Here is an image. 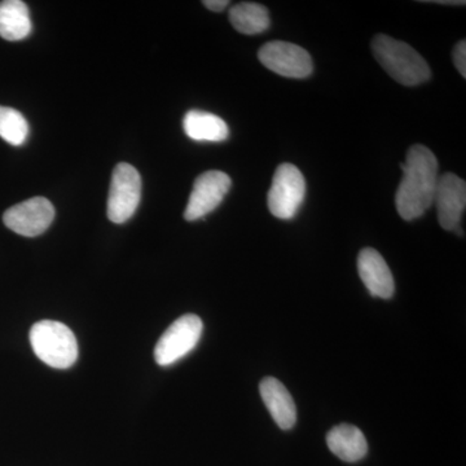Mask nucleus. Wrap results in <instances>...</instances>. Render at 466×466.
<instances>
[{
	"label": "nucleus",
	"mask_w": 466,
	"mask_h": 466,
	"mask_svg": "<svg viewBox=\"0 0 466 466\" xmlns=\"http://www.w3.org/2000/svg\"><path fill=\"white\" fill-rule=\"evenodd\" d=\"M55 219V208L45 198H33L9 208L3 222L11 231L25 238H35L47 231Z\"/></svg>",
	"instance_id": "9"
},
{
	"label": "nucleus",
	"mask_w": 466,
	"mask_h": 466,
	"mask_svg": "<svg viewBox=\"0 0 466 466\" xmlns=\"http://www.w3.org/2000/svg\"><path fill=\"white\" fill-rule=\"evenodd\" d=\"M29 134L25 116L18 110L0 106V137L15 147L23 146Z\"/></svg>",
	"instance_id": "17"
},
{
	"label": "nucleus",
	"mask_w": 466,
	"mask_h": 466,
	"mask_svg": "<svg viewBox=\"0 0 466 466\" xmlns=\"http://www.w3.org/2000/svg\"><path fill=\"white\" fill-rule=\"evenodd\" d=\"M231 186V177L223 171L210 170L201 174L193 184L188 205L184 211L186 220L195 222L216 210L222 204Z\"/></svg>",
	"instance_id": "8"
},
{
	"label": "nucleus",
	"mask_w": 466,
	"mask_h": 466,
	"mask_svg": "<svg viewBox=\"0 0 466 466\" xmlns=\"http://www.w3.org/2000/svg\"><path fill=\"white\" fill-rule=\"evenodd\" d=\"M202 5H204L208 9H210V11L222 12L228 7L229 2L228 0H204Z\"/></svg>",
	"instance_id": "19"
},
{
	"label": "nucleus",
	"mask_w": 466,
	"mask_h": 466,
	"mask_svg": "<svg viewBox=\"0 0 466 466\" xmlns=\"http://www.w3.org/2000/svg\"><path fill=\"white\" fill-rule=\"evenodd\" d=\"M184 133L195 142H225L229 128L220 116L204 110H189L183 119Z\"/></svg>",
	"instance_id": "13"
},
{
	"label": "nucleus",
	"mask_w": 466,
	"mask_h": 466,
	"mask_svg": "<svg viewBox=\"0 0 466 466\" xmlns=\"http://www.w3.org/2000/svg\"><path fill=\"white\" fill-rule=\"evenodd\" d=\"M327 444L333 455L346 462H357L368 452L366 437L357 426H336L328 433Z\"/></svg>",
	"instance_id": "14"
},
{
	"label": "nucleus",
	"mask_w": 466,
	"mask_h": 466,
	"mask_svg": "<svg viewBox=\"0 0 466 466\" xmlns=\"http://www.w3.org/2000/svg\"><path fill=\"white\" fill-rule=\"evenodd\" d=\"M434 204L441 228L455 231L460 227L466 207V183L455 174H444L438 179Z\"/></svg>",
	"instance_id": "10"
},
{
	"label": "nucleus",
	"mask_w": 466,
	"mask_h": 466,
	"mask_svg": "<svg viewBox=\"0 0 466 466\" xmlns=\"http://www.w3.org/2000/svg\"><path fill=\"white\" fill-rule=\"evenodd\" d=\"M204 324L198 315H183L162 334L155 349L156 363L171 366L188 355L200 341Z\"/></svg>",
	"instance_id": "5"
},
{
	"label": "nucleus",
	"mask_w": 466,
	"mask_h": 466,
	"mask_svg": "<svg viewBox=\"0 0 466 466\" xmlns=\"http://www.w3.org/2000/svg\"><path fill=\"white\" fill-rule=\"evenodd\" d=\"M305 196L306 180L299 168L291 164L280 165L275 171L267 196L269 213L279 219H293L305 201Z\"/></svg>",
	"instance_id": "4"
},
{
	"label": "nucleus",
	"mask_w": 466,
	"mask_h": 466,
	"mask_svg": "<svg viewBox=\"0 0 466 466\" xmlns=\"http://www.w3.org/2000/svg\"><path fill=\"white\" fill-rule=\"evenodd\" d=\"M29 337L34 354L47 366L67 370L78 359L75 333L60 321H38L30 329Z\"/></svg>",
	"instance_id": "3"
},
{
	"label": "nucleus",
	"mask_w": 466,
	"mask_h": 466,
	"mask_svg": "<svg viewBox=\"0 0 466 466\" xmlns=\"http://www.w3.org/2000/svg\"><path fill=\"white\" fill-rule=\"evenodd\" d=\"M358 271L361 281L373 297L390 299L394 296V278L379 251L372 248L361 250L358 257Z\"/></svg>",
	"instance_id": "11"
},
{
	"label": "nucleus",
	"mask_w": 466,
	"mask_h": 466,
	"mask_svg": "<svg viewBox=\"0 0 466 466\" xmlns=\"http://www.w3.org/2000/svg\"><path fill=\"white\" fill-rule=\"evenodd\" d=\"M401 170L403 177L395 195V205L400 216L410 222L424 216L434 204L440 179L437 157L431 149L416 144L408 149Z\"/></svg>",
	"instance_id": "1"
},
{
	"label": "nucleus",
	"mask_w": 466,
	"mask_h": 466,
	"mask_svg": "<svg viewBox=\"0 0 466 466\" xmlns=\"http://www.w3.org/2000/svg\"><path fill=\"white\" fill-rule=\"evenodd\" d=\"M32 20L26 3L21 0L0 2V36L7 41L25 39L32 33Z\"/></svg>",
	"instance_id": "15"
},
{
	"label": "nucleus",
	"mask_w": 466,
	"mask_h": 466,
	"mask_svg": "<svg viewBox=\"0 0 466 466\" xmlns=\"http://www.w3.org/2000/svg\"><path fill=\"white\" fill-rule=\"evenodd\" d=\"M372 51L377 63L400 85L412 87L431 79V70L425 58L407 43L377 34L372 41Z\"/></svg>",
	"instance_id": "2"
},
{
	"label": "nucleus",
	"mask_w": 466,
	"mask_h": 466,
	"mask_svg": "<svg viewBox=\"0 0 466 466\" xmlns=\"http://www.w3.org/2000/svg\"><path fill=\"white\" fill-rule=\"evenodd\" d=\"M260 397L279 428L289 431L297 422V407L287 388L274 377H266L259 385Z\"/></svg>",
	"instance_id": "12"
},
{
	"label": "nucleus",
	"mask_w": 466,
	"mask_h": 466,
	"mask_svg": "<svg viewBox=\"0 0 466 466\" xmlns=\"http://www.w3.org/2000/svg\"><path fill=\"white\" fill-rule=\"evenodd\" d=\"M229 21L238 33L256 35L266 32L271 24L268 9L258 3L242 2L229 11Z\"/></svg>",
	"instance_id": "16"
},
{
	"label": "nucleus",
	"mask_w": 466,
	"mask_h": 466,
	"mask_svg": "<svg viewBox=\"0 0 466 466\" xmlns=\"http://www.w3.org/2000/svg\"><path fill=\"white\" fill-rule=\"evenodd\" d=\"M142 195V177L130 164L116 165L112 175L108 196V218L113 223L122 225L134 216Z\"/></svg>",
	"instance_id": "6"
},
{
	"label": "nucleus",
	"mask_w": 466,
	"mask_h": 466,
	"mask_svg": "<svg viewBox=\"0 0 466 466\" xmlns=\"http://www.w3.org/2000/svg\"><path fill=\"white\" fill-rule=\"evenodd\" d=\"M453 63L458 67L460 75L466 76V42L462 39L456 45L455 50H453Z\"/></svg>",
	"instance_id": "18"
},
{
	"label": "nucleus",
	"mask_w": 466,
	"mask_h": 466,
	"mask_svg": "<svg viewBox=\"0 0 466 466\" xmlns=\"http://www.w3.org/2000/svg\"><path fill=\"white\" fill-rule=\"evenodd\" d=\"M260 63L285 78H308L314 72V64L308 51L289 42L266 43L258 52Z\"/></svg>",
	"instance_id": "7"
}]
</instances>
